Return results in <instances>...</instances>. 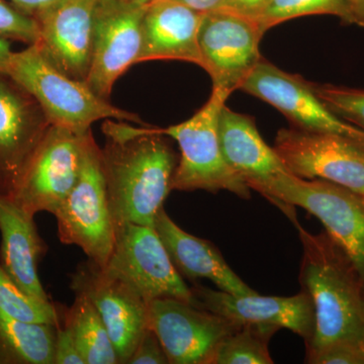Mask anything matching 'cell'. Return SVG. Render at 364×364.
<instances>
[{"instance_id": "cell-6", "label": "cell", "mask_w": 364, "mask_h": 364, "mask_svg": "<svg viewBox=\"0 0 364 364\" xmlns=\"http://www.w3.org/2000/svg\"><path fill=\"white\" fill-rule=\"evenodd\" d=\"M59 240L82 249L88 259L105 267L116 238L102 171V150L91 130L83 135L82 162L75 186L54 213Z\"/></svg>"}, {"instance_id": "cell-13", "label": "cell", "mask_w": 364, "mask_h": 364, "mask_svg": "<svg viewBox=\"0 0 364 364\" xmlns=\"http://www.w3.org/2000/svg\"><path fill=\"white\" fill-rule=\"evenodd\" d=\"M263 33L251 18L217 9L203 14L198 46L203 67L213 81V87L231 95L240 90L261 57Z\"/></svg>"}, {"instance_id": "cell-38", "label": "cell", "mask_w": 364, "mask_h": 364, "mask_svg": "<svg viewBox=\"0 0 364 364\" xmlns=\"http://www.w3.org/2000/svg\"><path fill=\"white\" fill-rule=\"evenodd\" d=\"M363 299H364V284H363Z\"/></svg>"}, {"instance_id": "cell-23", "label": "cell", "mask_w": 364, "mask_h": 364, "mask_svg": "<svg viewBox=\"0 0 364 364\" xmlns=\"http://www.w3.org/2000/svg\"><path fill=\"white\" fill-rule=\"evenodd\" d=\"M60 317L69 328L85 364H117L116 349L104 321L90 299L75 294L70 308L58 305Z\"/></svg>"}, {"instance_id": "cell-5", "label": "cell", "mask_w": 364, "mask_h": 364, "mask_svg": "<svg viewBox=\"0 0 364 364\" xmlns=\"http://www.w3.org/2000/svg\"><path fill=\"white\" fill-rule=\"evenodd\" d=\"M229 97L227 91L213 87L207 104L188 121L166 129L158 128L160 134L174 139L181 148L172 191H226L243 200L251 198V188L230 167L222 152L220 114Z\"/></svg>"}, {"instance_id": "cell-28", "label": "cell", "mask_w": 364, "mask_h": 364, "mask_svg": "<svg viewBox=\"0 0 364 364\" xmlns=\"http://www.w3.org/2000/svg\"><path fill=\"white\" fill-rule=\"evenodd\" d=\"M0 35L7 40L35 45L39 41V26L30 14L23 13L7 0H0Z\"/></svg>"}, {"instance_id": "cell-10", "label": "cell", "mask_w": 364, "mask_h": 364, "mask_svg": "<svg viewBox=\"0 0 364 364\" xmlns=\"http://www.w3.org/2000/svg\"><path fill=\"white\" fill-rule=\"evenodd\" d=\"M83 135L52 124L11 196L31 214H54L77 181Z\"/></svg>"}, {"instance_id": "cell-26", "label": "cell", "mask_w": 364, "mask_h": 364, "mask_svg": "<svg viewBox=\"0 0 364 364\" xmlns=\"http://www.w3.org/2000/svg\"><path fill=\"white\" fill-rule=\"evenodd\" d=\"M0 314L26 322L57 325V304L35 298L16 284L0 263Z\"/></svg>"}, {"instance_id": "cell-24", "label": "cell", "mask_w": 364, "mask_h": 364, "mask_svg": "<svg viewBox=\"0 0 364 364\" xmlns=\"http://www.w3.org/2000/svg\"><path fill=\"white\" fill-rule=\"evenodd\" d=\"M279 328L244 324L220 345L213 364H272L268 344Z\"/></svg>"}, {"instance_id": "cell-18", "label": "cell", "mask_w": 364, "mask_h": 364, "mask_svg": "<svg viewBox=\"0 0 364 364\" xmlns=\"http://www.w3.org/2000/svg\"><path fill=\"white\" fill-rule=\"evenodd\" d=\"M203 16L176 0H153L146 4L138 63L176 60L203 67L198 46Z\"/></svg>"}, {"instance_id": "cell-30", "label": "cell", "mask_w": 364, "mask_h": 364, "mask_svg": "<svg viewBox=\"0 0 364 364\" xmlns=\"http://www.w3.org/2000/svg\"><path fill=\"white\" fill-rule=\"evenodd\" d=\"M311 364H364V350L352 345H333L306 358Z\"/></svg>"}, {"instance_id": "cell-7", "label": "cell", "mask_w": 364, "mask_h": 364, "mask_svg": "<svg viewBox=\"0 0 364 364\" xmlns=\"http://www.w3.org/2000/svg\"><path fill=\"white\" fill-rule=\"evenodd\" d=\"M102 268L135 289L147 303L174 298L193 304L191 287L174 267L154 227L117 225L114 248Z\"/></svg>"}, {"instance_id": "cell-12", "label": "cell", "mask_w": 364, "mask_h": 364, "mask_svg": "<svg viewBox=\"0 0 364 364\" xmlns=\"http://www.w3.org/2000/svg\"><path fill=\"white\" fill-rule=\"evenodd\" d=\"M145 6L134 0H98L92 58L85 83L109 100L117 79L138 63Z\"/></svg>"}, {"instance_id": "cell-34", "label": "cell", "mask_w": 364, "mask_h": 364, "mask_svg": "<svg viewBox=\"0 0 364 364\" xmlns=\"http://www.w3.org/2000/svg\"><path fill=\"white\" fill-rule=\"evenodd\" d=\"M176 1L186 4L198 13L207 14L219 9L224 0H176Z\"/></svg>"}, {"instance_id": "cell-15", "label": "cell", "mask_w": 364, "mask_h": 364, "mask_svg": "<svg viewBox=\"0 0 364 364\" xmlns=\"http://www.w3.org/2000/svg\"><path fill=\"white\" fill-rule=\"evenodd\" d=\"M51 126L35 98L6 73H0V193L14 195Z\"/></svg>"}, {"instance_id": "cell-14", "label": "cell", "mask_w": 364, "mask_h": 364, "mask_svg": "<svg viewBox=\"0 0 364 364\" xmlns=\"http://www.w3.org/2000/svg\"><path fill=\"white\" fill-rule=\"evenodd\" d=\"M74 294L86 296L104 321L119 363L128 364L148 325V303L135 289L90 259L70 275Z\"/></svg>"}, {"instance_id": "cell-21", "label": "cell", "mask_w": 364, "mask_h": 364, "mask_svg": "<svg viewBox=\"0 0 364 364\" xmlns=\"http://www.w3.org/2000/svg\"><path fill=\"white\" fill-rule=\"evenodd\" d=\"M219 135L225 160L253 191L289 172L274 148L263 140L253 117L225 105L220 114Z\"/></svg>"}, {"instance_id": "cell-32", "label": "cell", "mask_w": 364, "mask_h": 364, "mask_svg": "<svg viewBox=\"0 0 364 364\" xmlns=\"http://www.w3.org/2000/svg\"><path fill=\"white\" fill-rule=\"evenodd\" d=\"M267 0H224L219 9L250 18Z\"/></svg>"}, {"instance_id": "cell-2", "label": "cell", "mask_w": 364, "mask_h": 364, "mask_svg": "<svg viewBox=\"0 0 364 364\" xmlns=\"http://www.w3.org/2000/svg\"><path fill=\"white\" fill-rule=\"evenodd\" d=\"M303 259L301 291L312 301L315 330L306 344V358L333 345H352L364 350L363 282L344 251L323 233L314 235L299 225Z\"/></svg>"}, {"instance_id": "cell-9", "label": "cell", "mask_w": 364, "mask_h": 364, "mask_svg": "<svg viewBox=\"0 0 364 364\" xmlns=\"http://www.w3.org/2000/svg\"><path fill=\"white\" fill-rule=\"evenodd\" d=\"M274 150L294 176L322 179L364 196V146L346 136L282 129Z\"/></svg>"}, {"instance_id": "cell-8", "label": "cell", "mask_w": 364, "mask_h": 364, "mask_svg": "<svg viewBox=\"0 0 364 364\" xmlns=\"http://www.w3.org/2000/svg\"><path fill=\"white\" fill-rule=\"evenodd\" d=\"M148 325L171 364L214 363L220 345L242 326L174 298L148 303Z\"/></svg>"}, {"instance_id": "cell-1", "label": "cell", "mask_w": 364, "mask_h": 364, "mask_svg": "<svg viewBox=\"0 0 364 364\" xmlns=\"http://www.w3.org/2000/svg\"><path fill=\"white\" fill-rule=\"evenodd\" d=\"M102 133V171L114 225L154 227L172 191L176 152L158 128L105 119Z\"/></svg>"}, {"instance_id": "cell-4", "label": "cell", "mask_w": 364, "mask_h": 364, "mask_svg": "<svg viewBox=\"0 0 364 364\" xmlns=\"http://www.w3.org/2000/svg\"><path fill=\"white\" fill-rule=\"evenodd\" d=\"M256 191L291 220L296 218L294 207L318 218L364 284V196L322 179L299 178L291 172L280 174Z\"/></svg>"}, {"instance_id": "cell-35", "label": "cell", "mask_w": 364, "mask_h": 364, "mask_svg": "<svg viewBox=\"0 0 364 364\" xmlns=\"http://www.w3.org/2000/svg\"><path fill=\"white\" fill-rule=\"evenodd\" d=\"M345 4L350 16V25L364 28V0H345Z\"/></svg>"}, {"instance_id": "cell-31", "label": "cell", "mask_w": 364, "mask_h": 364, "mask_svg": "<svg viewBox=\"0 0 364 364\" xmlns=\"http://www.w3.org/2000/svg\"><path fill=\"white\" fill-rule=\"evenodd\" d=\"M169 363L161 342L152 330L144 333L136 345L128 364H167Z\"/></svg>"}, {"instance_id": "cell-22", "label": "cell", "mask_w": 364, "mask_h": 364, "mask_svg": "<svg viewBox=\"0 0 364 364\" xmlns=\"http://www.w3.org/2000/svg\"><path fill=\"white\" fill-rule=\"evenodd\" d=\"M56 325L0 314V364H54Z\"/></svg>"}, {"instance_id": "cell-19", "label": "cell", "mask_w": 364, "mask_h": 364, "mask_svg": "<svg viewBox=\"0 0 364 364\" xmlns=\"http://www.w3.org/2000/svg\"><path fill=\"white\" fill-rule=\"evenodd\" d=\"M33 217L13 196L0 193V263L23 291L51 301L38 274V264L48 248Z\"/></svg>"}, {"instance_id": "cell-29", "label": "cell", "mask_w": 364, "mask_h": 364, "mask_svg": "<svg viewBox=\"0 0 364 364\" xmlns=\"http://www.w3.org/2000/svg\"><path fill=\"white\" fill-rule=\"evenodd\" d=\"M58 306V305H57ZM59 312V310H58ZM54 364H85L69 328L64 324L59 314L55 338Z\"/></svg>"}, {"instance_id": "cell-37", "label": "cell", "mask_w": 364, "mask_h": 364, "mask_svg": "<svg viewBox=\"0 0 364 364\" xmlns=\"http://www.w3.org/2000/svg\"><path fill=\"white\" fill-rule=\"evenodd\" d=\"M136 4H141V6H146V4H150L153 0H134Z\"/></svg>"}, {"instance_id": "cell-16", "label": "cell", "mask_w": 364, "mask_h": 364, "mask_svg": "<svg viewBox=\"0 0 364 364\" xmlns=\"http://www.w3.org/2000/svg\"><path fill=\"white\" fill-rule=\"evenodd\" d=\"M98 0H57L33 16L37 45L45 58L66 75L85 82L90 73Z\"/></svg>"}, {"instance_id": "cell-36", "label": "cell", "mask_w": 364, "mask_h": 364, "mask_svg": "<svg viewBox=\"0 0 364 364\" xmlns=\"http://www.w3.org/2000/svg\"><path fill=\"white\" fill-rule=\"evenodd\" d=\"M14 53L6 38L0 35V73H6Z\"/></svg>"}, {"instance_id": "cell-27", "label": "cell", "mask_w": 364, "mask_h": 364, "mask_svg": "<svg viewBox=\"0 0 364 364\" xmlns=\"http://www.w3.org/2000/svg\"><path fill=\"white\" fill-rule=\"evenodd\" d=\"M318 97L336 116L364 130V90L313 85Z\"/></svg>"}, {"instance_id": "cell-11", "label": "cell", "mask_w": 364, "mask_h": 364, "mask_svg": "<svg viewBox=\"0 0 364 364\" xmlns=\"http://www.w3.org/2000/svg\"><path fill=\"white\" fill-rule=\"evenodd\" d=\"M240 90L272 105L294 128L346 136L364 146L363 129L336 116L318 97L313 83L280 70L265 59H261Z\"/></svg>"}, {"instance_id": "cell-20", "label": "cell", "mask_w": 364, "mask_h": 364, "mask_svg": "<svg viewBox=\"0 0 364 364\" xmlns=\"http://www.w3.org/2000/svg\"><path fill=\"white\" fill-rule=\"evenodd\" d=\"M154 228L174 267L189 280H210L218 289L236 296L256 294L228 265L212 242L186 233L167 215L164 208L156 215Z\"/></svg>"}, {"instance_id": "cell-25", "label": "cell", "mask_w": 364, "mask_h": 364, "mask_svg": "<svg viewBox=\"0 0 364 364\" xmlns=\"http://www.w3.org/2000/svg\"><path fill=\"white\" fill-rule=\"evenodd\" d=\"M330 14L350 25L345 0H267L251 16L264 35L273 26L301 16Z\"/></svg>"}, {"instance_id": "cell-33", "label": "cell", "mask_w": 364, "mask_h": 364, "mask_svg": "<svg viewBox=\"0 0 364 364\" xmlns=\"http://www.w3.org/2000/svg\"><path fill=\"white\" fill-rule=\"evenodd\" d=\"M18 7L23 13L30 14L33 18L41 11L51 6L57 0H7Z\"/></svg>"}, {"instance_id": "cell-17", "label": "cell", "mask_w": 364, "mask_h": 364, "mask_svg": "<svg viewBox=\"0 0 364 364\" xmlns=\"http://www.w3.org/2000/svg\"><path fill=\"white\" fill-rule=\"evenodd\" d=\"M193 305L238 325L262 324L289 329L308 344L315 330L312 301L305 291L291 296H236L221 289L191 287Z\"/></svg>"}, {"instance_id": "cell-3", "label": "cell", "mask_w": 364, "mask_h": 364, "mask_svg": "<svg viewBox=\"0 0 364 364\" xmlns=\"http://www.w3.org/2000/svg\"><path fill=\"white\" fill-rule=\"evenodd\" d=\"M6 74L35 98L53 126L82 135L100 119L142 124L138 114L114 107L85 82L60 71L37 45L14 53Z\"/></svg>"}]
</instances>
